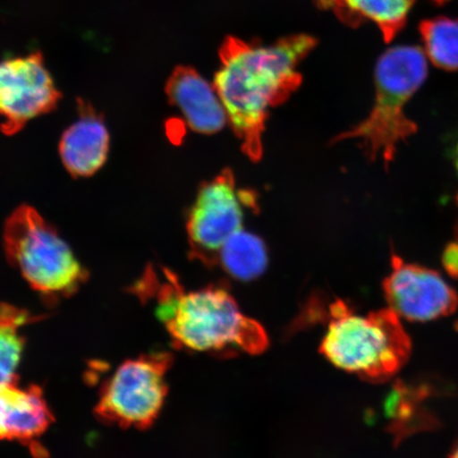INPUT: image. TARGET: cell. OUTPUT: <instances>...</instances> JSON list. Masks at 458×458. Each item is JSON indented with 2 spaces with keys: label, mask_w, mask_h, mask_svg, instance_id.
Returning a JSON list of instances; mask_svg holds the SVG:
<instances>
[{
  "label": "cell",
  "mask_w": 458,
  "mask_h": 458,
  "mask_svg": "<svg viewBox=\"0 0 458 458\" xmlns=\"http://www.w3.org/2000/svg\"><path fill=\"white\" fill-rule=\"evenodd\" d=\"M317 44L310 36L296 34L271 45L234 37L221 45L214 85L242 151L251 162L262 158L268 111L299 89L302 77L297 67Z\"/></svg>",
  "instance_id": "6da1fadb"
},
{
  "label": "cell",
  "mask_w": 458,
  "mask_h": 458,
  "mask_svg": "<svg viewBox=\"0 0 458 458\" xmlns=\"http://www.w3.org/2000/svg\"><path fill=\"white\" fill-rule=\"evenodd\" d=\"M148 272L137 292L156 297L157 315L174 345L199 352H223L238 349L260 354L268 347L265 328L246 317L223 286L210 285L186 291L179 277L165 270V282Z\"/></svg>",
  "instance_id": "7a4b0ae2"
},
{
  "label": "cell",
  "mask_w": 458,
  "mask_h": 458,
  "mask_svg": "<svg viewBox=\"0 0 458 458\" xmlns=\"http://www.w3.org/2000/svg\"><path fill=\"white\" fill-rule=\"evenodd\" d=\"M425 51L414 45H398L382 54L375 67V101L368 116L332 143L357 140L370 162L381 158L386 168L394 162L401 143L417 134L418 124L405 106L426 82Z\"/></svg>",
  "instance_id": "3957f363"
},
{
  "label": "cell",
  "mask_w": 458,
  "mask_h": 458,
  "mask_svg": "<svg viewBox=\"0 0 458 458\" xmlns=\"http://www.w3.org/2000/svg\"><path fill=\"white\" fill-rule=\"evenodd\" d=\"M327 314V331L319 349L337 369L368 382L382 383L408 362L410 336L391 309L362 315L337 300L330 303Z\"/></svg>",
  "instance_id": "277c9868"
},
{
  "label": "cell",
  "mask_w": 458,
  "mask_h": 458,
  "mask_svg": "<svg viewBox=\"0 0 458 458\" xmlns=\"http://www.w3.org/2000/svg\"><path fill=\"white\" fill-rule=\"evenodd\" d=\"M4 245L11 265L50 301L77 293L89 278L71 246L31 206L21 205L10 215Z\"/></svg>",
  "instance_id": "5b68a950"
},
{
  "label": "cell",
  "mask_w": 458,
  "mask_h": 458,
  "mask_svg": "<svg viewBox=\"0 0 458 458\" xmlns=\"http://www.w3.org/2000/svg\"><path fill=\"white\" fill-rule=\"evenodd\" d=\"M172 365L168 352L125 360L103 385L95 415L106 425L147 429L162 411Z\"/></svg>",
  "instance_id": "8992f818"
},
{
  "label": "cell",
  "mask_w": 458,
  "mask_h": 458,
  "mask_svg": "<svg viewBox=\"0 0 458 458\" xmlns=\"http://www.w3.org/2000/svg\"><path fill=\"white\" fill-rule=\"evenodd\" d=\"M231 169L200 187L187 217L189 255L203 265L219 266L229 239L243 229L242 203Z\"/></svg>",
  "instance_id": "52a82bcc"
},
{
  "label": "cell",
  "mask_w": 458,
  "mask_h": 458,
  "mask_svg": "<svg viewBox=\"0 0 458 458\" xmlns=\"http://www.w3.org/2000/svg\"><path fill=\"white\" fill-rule=\"evenodd\" d=\"M61 91L41 53L0 60V129L13 136L30 120L53 112L61 100Z\"/></svg>",
  "instance_id": "ba28073f"
},
{
  "label": "cell",
  "mask_w": 458,
  "mask_h": 458,
  "mask_svg": "<svg viewBox=\"0 0 458 458\" xmlns=\"http://www.w3.org/2000/svg\"><path fill=\"white\" fill-rule=\"evenodd\" d=\"M388 308L411 322L446 317L456 311L458 295L437 271L392 254V272L383 282Z\"/></svg>",
  "instance_id": "9c48e42d"
},
{
  "label": "cell",
  "mask_w": 458,
  "mask_h": 458,
  "mask_svg": "<svg viewBox=\"0 0 458 458\" xmlns=\"http://www.w3.org/2000/svg\"><path fill=\"white\" fill-rule=\"evenodd\" d=\"M165 95L172 106L184 114L189 128L199 134H216L228 122L219 94L208 80L189 66H179L165 83Z\"/></svg>",
  "instance_id": "30bf717a"
},
{
  "label": "cell",
  "mask_w": 458,
  "mask_h": 458,
  "mask_svg": "<svg viewBox=\"0 0 458 458\" xmlns=\"http://www.w3.org/2000/svg\"><path fill=\"white\" fill-rule=\"evenodd\" d=\"M54 418L41 387H21L19 382L0 386V442H20L34 448Z\"/></svg>",
  "instance_id": "8fae6325"
},
{
  "label": "cell",
  "mask_w": 458,
  "mask_h": 458,
  "mask_svg": "<svg viewBox=\"0 0 458 458\" xmlns=\"http://www.w3.org/2000/svg\"><path fill=\"white\" fill-rule=\"evenodd\" d=\"M79 118L60 140L63 165L74 177H89L106 164L110 151V133L106 125L89 103H78Z\"/></svg>",
  "instance_id": "7c38bea8"
},
{
  "label": "cell",
  "mask_w": 458,
  "mask_h": 458,
  "mask_svg": "<svg viewBox=\"0 0 458 458\" xmlns=\"http://www.w3.org/2000/svg\"><path fill=\"white\" fill-rule=\"evenodd\" d=\"M416 0H314L319 9L331 11L343 24L357 28L376 25L386 43H391L408 24Z\"/></svg>",
  "instance_id": "4fadbf2b"
},
{
  "label": "cell",
  "mask_w": 458,
  "mask_h": 458,
  "mask_svg": "<svg viewBox=\"0 0 458 458\" xmlns=\"http://www.w3.org/2000/svg\"><path fill=\"white\" fill-rule=\"evenodd\" d=\"M34 319L24 309L0 303V386L19 382L17 369L26 342L21 330Z\"/></svg>",
  "instance_id": "5bb4252c"
},
{
  "label": "cell",
  "mask_w": 458,
  "mask_h": 458,
  "mask_svg": "<svg viewBox=\"0 0 458 458\" xmlns=\"http://www.w3.org/2000/svg\"><path fill=\"white\" fill-rule=\"evenodd\" d=\"M219 266L233 278L242 282L259 277L267 266L266 245L259 237L242 229L222 249Z\"/></svg>",
  "instance_id": "9a60e30c"
},
{
  "label": "cell",
  "mask_w": 458,
  "mask_h": 458,
  "mask_svg": "<svg viewBox=\"0 0 458 458\" xmlns=\"http://www.w3.org/2000/svg\"><path fill=\"white\" fill-rule=\"evenodd\" d=\"M423 51L435 67L445 72L458 71V19L437 16L418 26Z\"/></svg>",
  "instance_id": "2e32d148"
},
{
  "label": "cell",
  "mask_w": 458,
  "mask_h": 458,
  "mask_svg": "<svg viewBox=\"0 0 458 458\" xmlns=\"http://www.w3.org/2000/svg\"><path fill=\"white\" fill-rule=\"evenodd\" d=\"M442 263L445 271L449 276L458 279V242H450L445 245L442 254Z\"/></svg>",
  "instance_id": "e0dca14e"
},
{
  "label": "cell",
  "mask_w": 458,
  "mask_h": 458,
  "mask_svg": "<svg viewBox=\"0 0 458 458\" xmlns=\"http://www.w3.org/2000/svg\"><path fill=\"white\" fill-rule=\"evenodd\" d=\"M452 160H454V165L458 174V134L454 151H452Z\"/></svg>",
  "instance_id": "ac0fdd59"
},
{
  "label": "cell",
  "mask_w": 458,
  "mask_h": 458,
  "mask_svg": "<svg viewBox=\"0 0 458 458\" xmlns=\"http://www.w3.org/2000/svg\"><path fill=\"white\" fill-rule=\"evenodd\" d=\"M449 458H458V440L454 446V449H452L451 454Z\"/></svg>",
  "instance_id": "d6986e66"
},
{
  "label": "cell",
  "mask_w": 458,
  "mask_h": 458,
  "mask_svg": "<svg viewBox=\"0 0 458 458\" xmlns=\"http://www.w3.org/2000/svg\"><path fill=\"white\" fill-rule=\"evenodd\" d=\"M431 2L437 5H445V4L451 2V0H431Z\"/></svg>",
  "instance_id": "ffe728a7"
},
{
  "label": "cell",
  "mask_w": 458,
  "mask_h": 458,
  "mask_svg": "<svg viewBox=\"0 0 458 458\" xmlns=\"http://www.w3.org/2000/svg\"><path fill=\"white\" fill-rule=\"evenodd\" d=\"M457 205H458V194H457ZM455 236H456V240L458 242V221H457V225L455 227Z\"/></svg>",
  "instance_id": "44dd1931"
}]
</instances>
